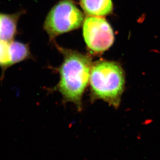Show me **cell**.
Here are the masks:
<instances>
[{
  "label": "cell",
  "mask_w": 160,
  "mask_h": 160,
  "mask_svg": "<svg viewBox=\"0 0 160 160\" xmlns=\"http://www.w3.org/2000/svg\"><path fill=\"white\" fill-rule=\"evenodd\" d=\"M56 46L63 59L59 67L60 79L56 88L62 94L64 102H72L81 111L83 94L89 83L92 58L78 51Z\"/></svg>",
  "instance_id": "1"
},
{
  "label": "cell",
  "mask_w": 160,
  "mask_h": 160,
  "mask_svg": "<svg viewBox=\"0 0 160 160\" xmlns=\"http://www.w3.org/2000/svg\"><path fill=\"white\" fill-rule=\"evenodd\" d=\"M89 83L92 102L102 100L119 108L125 86L124 71L120 63L108 60L92 62Z\"/></svg>",
  "instance_id": "2"
},
{
  "label": "cell",
  "mask_w": 160,
  "mask_h": 160,
  "mask_svg": "<svg viewBox=\"0 0 160 160\" xmlns=\"http://www.w3.org/2000/svg\"><path fill=\"white\" fill-rule=\"evenodd\" d=\"M84 15L71 0H61L48 13L43 28L51 40L83 25Z\"/></svg>",
  "instance_id": "3"
},
{
  "label": "cell",
  "mask_w": 160,
  "mask_h": 160,
  "mask_svg": "<svg viewBox=\"0 0 160 160\" xmlns=\"http://www.w3.org/2000/svg\"><path fill=\"white\" fill-rule=\"evenodd\" d=\"M83 35L88 49L94 54H102L113 44L112 28L104 18L88 16L83 23Z\"/></svg>",
  "instance_id": "4"
},
{
  "label": "cell",
  "mask_w": 160,
  "mask_h": 160,
  "mask_svg": "<svg viewBox=\"0 0 160 160\" xmlns=\"http://www.w3.org/2000/svg\"><path fill=\"white\" fill-rule=\"evenodd\" d=\"M28 44L12 40L11 41H0V69L2 80L8 69L14 65L31 59Z\"/></svg>",
  "instance_id": "5"
},
{
  "label": "cell",
  "mask_w": 160,
  "mask_h": 160,
  "mask_svg": "<svg viewBox=\"0 0 160 160\" xmlns=\"http://www.w3.org/2000/svg\"><path fill=\"white\" fill-rule=\"evenodd\" d=\"M22 11L13 14L0 12V41H11L18 34V23Z\"/></svg>",
  "instance_id": "6"
},
{
  "label": "cell",
  "mask_w": 160,
  "mask_h": 160,
  "mask_svg": "<svg viewBox=\"0 0 160 160\" xmlns=\"http://www.w3.org/2000/svg\"><path fill=\"white\" fill-rule=\"evenodd\" d=\"M80 5L88 16L102 17L112 12V0H80Z\"/></svg>",
  "instance_id": "7"
}]
</instances>
